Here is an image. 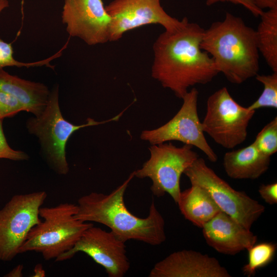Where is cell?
<instances>
[{"instance_id":"12","label":"cell","mask_w":277,"mask_h":277,"mask_svg":"<svg viewBox=\"0 0 277 277\" xmlns=\"http://www.w3.org/2000/svg\"><path fill=\"white\" fill-rule=\"evenodd\" d=\"M125 243L112 231L92 225L84 231L72 249L55 261L70 259L82 252L102 266L109 277H123L130 267Z\"/></svg>"},{"instance_id":"28","label":"cell","mask_w":277,"mask_h":277,"mask_svg":"<svg viewBox=\"0 0 277 277\" xmlns=\"http://www.w3.org/2000/svg\"><path fill=\"white\" fill-rule=\"evenodd\" d=\"M255 5L262 10L277 9V0H253Z\"/></svg>"},{"instance_id":"13","label":"cell","mask_w":277,"mask_h":277,"mask_svg":"<svg viewBox=\"0 0 277 277\" xmlns=\"http://www.w3.org/2000/svg\"><path fill=\"white\" fill-rule=\"evenodd\" d=\"M62 19L70 36L88 45L110 41L111 20L102 0H65Z\"/></svg>"},{"instance_id":"7","label":"cell","mask_w":277,"mask_h":277,"mask_svg":"<svg viewBox=\"0 0 277 277\" xmlns=\"http://www.w3.org/2000/svg\"><path fill=\"white\" fill-rule=\"evenodd\" d=\"M191 184L210 195L220 209L248 229L263 214L265 207L244 191L232 188L199 157L184 172Z\"/></svg>"},{"instance_id":"11","label":"cell","mask_w":277,"mask_h":277,"mask_svg":"<svg viewBox=\"0 0 277 277\" xmlns=\"http://www.w3.org/2000/svg\"><path fill=\"white\" fill-rule=\"evenodd\" d=\"M111 17L110 41L120 39L126 32L149 24H159L173 32L188 20L172 17L163 9L161 0H113L105 6Z\"/></svg>"},{"instance_id":"23","label":"cell","mask_w":277,"mask_h":277,"mask_svg":"<svg viewBox=\"0 0 277 277\" xmlns=\"http://www.w3.org/2000/svg\"><path fill=\"white\" fill-rule=\"evenodd\" d=\"M263 154L271 157L277 152V117L267 124L253 142Z\"/></svg>"},{"instance_id":"20","label":"cell","mask_w":277,"mask_h":277,"mask_svg":"<svg viewBox=\"0 0 277 277\" xmlns=\"http://www.w3.org/2000/svg\"><path fill=\"white\" fill-rule=\"evenodd\" d=\"M276 245L272 242L256 243L247 250L248 262L242 268V272L247 276L255 274L256 270L269 264L273 259Z\"/></svg>"},{"instance_id":"2","label":"cell","mask_w":277,"mask_h":277,"mask_svg":"<svg viewBox=\"0 0 277 277\" xmlns=\"http://www.w3.org/2000/svg\"><path fill=\"white\" fill-rule=\"evenodd\" d=\"M134 177L133 171L109 194L92 192L80 197L74 216L83 222L106 226L124 242L133 240L152 246L160 245L166 239L165 220L154 201L145 218L134 215L125 204V192Z\"/></svg>"},{"instance_id":"15","label":"cell","mask_w":277,"mask_h":277,"mask_svg":"<svg viewBox=\"0 0 277 277\" xmlns=\"http://www.w3.org/2000/svg\"><path fill=\"white\" fill-rule=\"evenodd\" d=\"M202 228L207 244L216 251L226 255H233L247 250L258 240L250 229L222 211Z\"/></svg>"},{"instance_id":"17","label":"cell","mask_w":277,"mask_h":277,"mask_svg":"<svg viewBox=\"0 0 277 277\" xmlns=\"http://www.w3.org/2000/svg\"><path fill=\"white\" fill-rule=\"evenodd\" d=\"M0 90L16 97L22 104L25 111L37 116L44 110L50 92L40 83L21 78L0 69Z\"/></svg>"},{"instance_id":"8","label":"cell","mask_w":277,"mask_h":277,"mask_svg":"<svg viewBox=\"0 0 277 277\" xmlns=\"http://www.w3.org/2000/svg\"><path fill=\"white\" fill-rule=\"evenodd\" d=\"M255 110L237 103L226 87L211 94L206 103L202 129L217 144L232 149L246 139Z\"/></svg>"},{"instance_id":"29","label":"cell","mask_w":277,"mask_h":277,"mask_svg":"<svg viewBox=\"0 0 277 277\" xmlns=\"http://www.w3.org/2000/svg\"><path fill=\"white\" fill-rule=\"evenodd\" d=\"M24 266L19 264L15 266L11 271L8 272L5 276L7 277H22L23 276V270Z\"/></svg>"},{"instance_id":"18","label":"cell","mask_w":277,"mask_h":277,"mask_svg":"<svg viewBox=\"0 0 277 277\" xmlns=\"http://www.w3.org/2000/svg\"><path fill=\"white\" fill-rule=\"evenodd\" d=\"M176 204L184 217L201 228L221 211L208 193L194 184L181 192Z\"/></svg>"},{"instance_id":"14","label":"cell","mask_w":277,"mask_h":277,"mask_svg":"<svg viewBox=\"0 0 277 277\" xmlns=\"http://www.w3.org/2000/svg\"><path fill=\"white\" fill-rule=\"evenodd\" d=\"M149 277H230L214 257L193 250L175 251L156 263Z\"/></svg>"},{"instance_id":"21","label":"cell","mask_w":277,"mask_h":277,"mask_svg":"<svg viewBox=\"0 0 277 277\" xmlns=\"http://www.w3.org/2000/svg\"><path fill=\"white\" fill-rule=\"evenodd\" d=\"M9 6L8 0H0V13ZM64 48L48 58L31 63H24L17 61L13 57V50L11 43L4 42L0 39V69L6 67H17L27 68L46 66L54 69V66L50 63L53 60L61 56Z\"/></svg>"},{"instance_id":"27","label":"cell","mask_w":277,"mask_h":277,"mask_svg":"<svg viewBox=\"0 0 277 277\" xmlns=\"http://www.w3.org/2000/svg\"><path fill=\"white\" fill-rule=\"evenodd\" d=\"M259 193L264 201L269 205L277 203V183L262 184L259 188Z\"/></svg>"},{"instance_id":"22","label":"cell","mask_w":277,"mask_h":277,"mask_svg":"<svg viewBox=\"0 0 277 277\" xmlns=\"http://www.w3.org/2000/svg\"><path fill=\"white\" fill-rule=\"evenodd\" d=\"M256 80L263 84V90L251 105L248 107L251 110H256L262 108H277V72L271 74H258Z\"/></svg>"},{"instance_id":"3","label":"cell","mask_w":277,"mask_h":277,"mask_svg":"<svg viewBox=\"0 0 277 277\" xmlns=\"http://www.w3.org/2000/svg\"><path fill=\"white\" fill-rule=\"evenodd\" d=\"M201 47L218 72L232 84H241L259 74L256 32L240 17L227 12L223 20L212 23L204 30Z\"/></svg>"},{"instance_id":"1","label":"cell","mask_w":277,"mask_h":277,"mask_svg":"<svg viewBox=\"0 0 277 277\" xmlns=\"http://www.w3.org/2000/svg\"><path fill=\"white\" fill-rule=\"evenodd\" d=\"M204 30L188 20L179 30L160 34L153 44L151 76L178 98L219 73L212 58L201 47Z\"/></svg>"},{"instance_id":"25","label":"cell","mask_w":277,"mask_h":277,"mask_svg":"<svg viewBox=\"0 0 277 277\" xmlns=\"http://www.w3.org/2000/svg\"><path fill=\"white\" fill-rule=\"evenodd\" d=\"M28 157L25 152L13 150L9 146L3 129V119L0 118V159L23 161L28 160Z\"/></svg>"},{"instance_id":"26","label":"cell","mask_w":277,"mask_h":277,"mask_svg":"<svg viewBox=\"0 0 277 277\" xmlns=\"http://www.w3.org/2000/svg\"><path fill=\"white\" fill-rule=\"evenodd\" d=\"M219 2H230L242 5L255 17L260 16L263 12V10L256 7L253 0H206V4L208 6H210Z\"/></svg>"},{"instance_id":"16","label":"cell","mask_w":277,"mask_h":277,"mask_svg":"<svg viewBox=\"0 0 277 277\" xmlns=\"http://www.w3.org/2000/svg\"><path fill=\"white\" fill-rule=\"evenodd\" d=\"M270 157L262 153L252 143L225 153L223 166L227 175L236 180H255L269 168Z\"/></svg>"},{"instance_id":"6","label":"cell","mask_w":277,"mask_h":277,"mask_svg":"<svg viewBox=\"0 0 277 277\" xmlns=\"http://www.w3.org/2000/svg\"><path fill=\"white\" fill-rule=\"evenodd\" d=\"M148 149L150 157L134 171V177L149 178L154 195L160 197L168 193L177 203L181 192V175L199 155L190 145L177 147L169 142L151 145Z\"/></svg>"},{"instance_id":"19","label":"cell","mask_w":277,"mask_h":277,"mask_svg":"<svg viewBox=\"0 0 277 277\" xmlns=\"http://www.w3.org/2000/svg\"><path fill=\"white\" fill-rule=\"evenodd\" d=\"M255 30L258 48L272 72H277V9L262 12Z\"/></svg>"},{"instance_id":"30","label":"cell","mask_w":277,"mask_h":277,"mask_svg":"<svg viewBox=\"0 0 277 277\" xmlns=\"http://www.w3.org/2000/svg\"><path fill=\"white\" fill-rule=\"evenodd\" d=\"M46 276L45 271L41 264H37L34 267L33 269V274L32 276L33 277H44Z\"/></svg>"},{"instance_id":"4","label":"cell","mask_w":277,"mask_h":277,"mask_svg":"<svg viewBox=\"0 0 277 277\" xmlns=\"http://www.w3.org/2000/svg\"><path fill=\"white\" fill-rule=\"evenodd\" d=\"M76 204L64 203L41 207L43 220L29 232L18 253H40L45 260H55L73 248L84 231L93 225L76 219Z\"/></svg>"},{"instance_id":"10","label":"cell","mask_w":277,"mask_h":277,"mask_svg":"<svg viewBox=\"0 0 277 277\" xmlns=\"http://www.w3.org/2000/svg\"><path fill=\"white\" fill-rule=\"evenodd\" d=\"M199 91L195 88L183 96V104L175 115L163 125L142 131L140 138L151 145L172 141L195 147L201 150L212 162L217 156L207 141L197 112Z\"/></svg>"},{"instance_id":"24","label":"cell","mask_w":277,"mask_h":277,"mask_svg":"<svg viewBox=\"0 0 277 277\" xmlns=\"http://www.w3.org/2000/svg\"><path fill=\"white\" fill-rule=\"evenodd\" d=\"M25 108L19 100L13 95L0 90V118L11 117Z\"/></svg>"},{"instance_id":"9","label":"cell","mask_w":277,"mask_h":277,"mask_svg":"<svg viewBox=\"0 0 277 277\" xmlns=\"http://www.w3.org/2000/svg\"><path fill=\"white\" fill-rule=\"evenodd\" d=\"M47 194L41 191L13 196L0 209V260L18 253L31 229L41 221L39 210Z\"/></svg>"},{"instance_id":"5","label":"cell","mask_w":277,"mask_h":277,"mask_svg":"<svg viewBox=\"0 0 277 277\" xmlns=\"http://www.w3.org/2000/svg\"><path fill=\"white\" fill-rule=\"evenodd\" d=\"M128 108L105 121L98 122L89 117L85 124L74 125L66 120L62 114L57 86L50 92L47 104L42 113L27 121V128L31 134L35 135L39 138L51 167L57 173L65 175L68 173L69 169L66 157V146L71 135L84 127L117 121Z\"/></svg>"}]
</instances>
